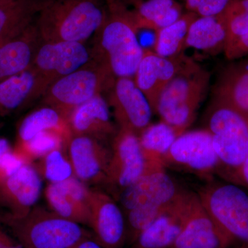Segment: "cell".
Masks as SVG:
<instances>
[{"mask_svg":"<svg viewBox=\"0 0 248 248\" xmlns=\"http://www.w3.org/2000/svg\"><path fill=\"white\" fill-rule=\"evenodd\" d=\"M184 189L166 172L161 162H146L143 174L119 195L124 213L148 205L166 206L180 195Z\"/></svg>","mask_w":248,"mask_h":248,"instance_id":"cell-10","label":"cell"},{"mask_svg":"<svg viewBox=\"0 0 248 248\" xmlns=\"http://www.w3.org/2000/svg\"><path fill=\"white\" fill-rule=\"evenodd\" d=\"M197 193L184 190L164 213L139 235L134 248H170L181 234L190 217Z\"/></svg>","mask_w":248,"mask_h":248,"instance_id":"cell-13","label":"cell"},{"mask_svg":"<svg viewBox=\"0 0 248 248\" xmlns=\"http://www.w3.org/2000/svg\"><path fill=\"white\" fill-rule=\"evenodd\" d=\"M130 10L138 31H156L170 25L182 16V7L175 0H146L139 1Z\"/></svg>","mask_w":248,"mask_h":248,"instance_id":"cell-24","label":"cell"},{"mask_svg":"<svg viewBox=\"0 0 248 248\" xmlns=\"http://www.w3.org/2000/svg\"><path fill=\"white\" fill-rule=\"evenodd\" d=\"M207 130L221 166L239 172L248 156V122L228 106L213 100L206 115Z\"/></svg>","mask_w":248,"mask_h":248,"instance_id":"cell-6","label":"cell"},{"mask_svg":"<svg viewBox=\"0 0 248 248\" xmlns=\"http://www.w3.org/2000/svg\"><path fill=\"white\" fill-rule=\"evenodd\" d=\"M165 167L174 168L210 179L219 169L213 137L206 128L179 135L162 159Z\"/></svg>","mask_w":248,"mask_h":248,"instance_id":"cell-9","label":"cell"},{"mask_svg":"<svg viewBox=\"0 0 248 248\" xmlns=\"http://www.w3.org/2000/svg\"><path fill=\"white\" fill-rule=\"evenodd\" d=\"M108 14L94 35L93 58L100 62L115 78H133L143 50L138 29L128 6L107 4Z\"/></svg>","mask_w":248,"mask_h":248,"instance_id":"cell-1","label":"cell"},{"mask_svg":"<svg viewBox=\"0 0 248 248\" xmlns=\"http://www.w3.org/2000/svg\"><path fill=\"white\" fill-rule=\"evenodd\" d=\"M14 1H15V0H0V6L9 4L10 3L13 2Z\"/></svg>","mask_w":248,"mask_h":248,"instance_id":"cell-39","label":"cell"},{"mask_svg":"<svg viewBox=\"0 0 248 248\" xmlns=\"http://www.w3.org/2000/svg\"><path fill=\"white\" fill-rule=\"evenodd\" d=\"M0 223L24 248H71L93 236L79 223L42 207L19 218L0 212Z\"/></svg>","mask_w":248,"mask_h":248,"instance_id":"cell-4","label":"cell"},{"mask_svg":"<svg viewBox=\"0 0 248 248\" xmlns=\"http://www.w3.org/2000/svg\"><path fill=\"white\" fill-rule=\"evenodd\" d=\"M66 128L68 124L58 111L45 107L34 111L22 121L18 129L17 145L27 143L46 131Z\"/></svg>","mask_w":248,"mask_h":248,"instance_id":"cell-29","label":"cell"},{"mask_svg":"<svg viewBox=\"0 0 248 248\" xmlns=\"http://www.w3.org/2000/svg\"><path fill=\"white\" fill-rule=\"evenodd\" d=\"M231 241L207 213L198 197L184 229L170 248H225Z\"/></svg>","mask_w":248,"mask_h":248,"instance_id":"cell-20","label":"cell"},{"mask_svg":"<svg viewBox=\"0 0 248 248\" xmlns=\"http://www.w3.org/2000/svg\"><path fill=\"white\" fill-rule=\"evenodd\" d=\"M0 248H24L19 243L11 237L0 223Z\"/></svg>","mask_w":248,"mask_h":248,"instance_id":"cell-34","label":"cell"},{"mask_svg":"<svg viewBox=\"0 0 248 248\" xmlns=\"http://www.w3.org/2000/svg\"><path fill=\"white\" fill-rule=\"evenodd\" d=\"M213 100L237 111L248 122V57L234 60L220 73Z\"/></svg>","mask_w":248,"mask_h":248,"instance_id":"cell-22","label":"cell"},{"mask_svg":"<svg viewBox=\"0 0 248 248\" xmlns=\"http://www.w3.org/2000/svg\"><path fill=\"white\" fill-rule=\"evenodd\" d=\"M2 125H3L2 123H1V122H0V128H1V127H2Z\"/></svg>","mask_w":248,"mask_h":248,"instance_id":"cell-40","label":"cell"},{"mask_svg":"<svg viewBox=\"0 0 248 248\" xmlns=\"http://www.w3.org/2000/svg\"><path fill=\"white\" fill-rule=\"evenodd\" d=\"M48 0H15L0 6V45L14 38L35 21Z\"/></svg>","mask_w":248,"mask_h":248,"instance_id":"cell-25","label":"cell"},{"mask_svg":"<svg viewBox=\"0 0 248 248\" xmlns=\"http://www.w3.org/2000/svg\"><path fill=\"white\" fill-rule=\"evenodd\" d=\"M106 93V99L112 109L118 128L129 130L140 136L151 124L153 112L134 78H116Z\"/></svg>","mask_w":248,"mask_h":248,"instance_id":"cell-12","label":"cell"},{"mask_svg":"<svg viewBox=\"0 0 248 248\" xmlns=\"http://www.w3.org/2000/svg\"><path fill=\"white\" fill-rule=\"evenodd\" d=\"M90 221L93 238L104 248H122L127 242L125 216L110 195L99 190L90 192Z\"/></svg>","mask_w":248,"mask_h":248,"instance_id":"cell-15","label":"cell"},{"mask_svg":"<svg viewBox=\"0 0 248 248\" xmlns=\"http://www.w3.org/2000/svg\"><path fill=\"white\" fill-rule=\"evenodd\" d=\"M222 15L226 23L227 46L248 32V0H236Z\"/></svg>","mask_w":248,"mask_h":248,"instance_id":"cell-32","label":"cell"},{"mask_svg":"<svg viewBox=\"0 0 248 248\" xmlns=\"http://www.w3.org/2000/svg\"><path fill=\"white\" fill-rule=\"evenodd\" d=\"M227 45V30L223 15L199 16L191 24L185 49L193 48L208 55L224 53Z\"/></svg>","mask_w":248,"mask_h":248,"instance_id":"cell-23","label":"cell"},{"mask_svg":"<svg viewBox=\"0 0 248 248\" xmlns=\"http://www.w3.org/2000/svg\"><path fill=\"white\" fill-rule=\"evenodd\" d=\"M199 198L218 228L231 240L248 244V195L234 184L210 183Z\"/></svg>","mask_w":248,"mask_h":248,"instance_id":"cell-7","label":"cell"},{"mask_svg":"<svg viewBox=\"0 0 248 248\" xmlns=\"http://www.w3.org/2000/svg\"><path fill=\"white\" fill-rule=\"evenodd\" d=\"M179 136L175 130L164 122L151 124L139 136L146 162H161L172 143Z\"/></svg>","mask_w":248,"mask_h":248,"instance_id":"cell-28","label":"cell"},{"mask_svg":"<svg viewBox=\"0 0 248 248\" xmlns=\"http://www.w3.org/2000/svg\"><path fill=\"white\" fill-rule=\"evenodd\" d=\"M38 171L41 176L53 184L63 182L74 176L71 162L62 149L55 150L42 157Z\"/></svg>","mask_w":248,"mask_h":248,"instance_id":"cell-31","label":"cell"},{"mask_svg":"<svg viewBox=\"0 0 248 248\" xmlns=\"http://www.w3.org/2000/svg\"><path fill=\"white\" fill-rule=\"evenodd\" d=\"M107 3V4H120L125 5V6H128L129 4H133L135 6L137 3L141 0H104Z\"/></svg>","mask_w":248,"mask_h":248,"instance_id":"cell-38","label":"cell"},{"mask_svg":"<svg viewBox=\"0 0 248 248\" xmlns=\"http://www.w3.org/2000/svg\"><path fill=\"white\" fill-rule=\"evenodd\" d=\"M59 132L62 130H48L41 133L27 143L17 145L14 151L27 162L42 159L50 152L62 149L63 140Z\"/></svg>","mask_w":248,"mask_h":248,"instance_id":"cell-30","label":"cell"},{"mask_svg":"<svg viewBox=\"0 0 248 248\" xmlns=\"http://www.w3.org/2000/svg\"><path fill=\"white\" fill-rule=\"evenodd\" d=\"M224 54L231 61L248 57V32L227 46Z\"/></svg>","mask_w":248,"mask_h":248,"instance_id":"cell-33","label":"cell"},{"mask_svg":"<svg viewBox=\"0 0 248 248\" xmlns=\"http://www.w3.org/2000/svg\"><path fill=\"white\" fill-rule=\"evenodd\" d=\"M12 151L9 141L6 139L0 138V161L5 155Z\"/></svg>","mask_w":248,"mask_h":248,"instance_id":"cell-37","label":"cell"},{"mask_svg":"<svg viewBox=\"0 0 248 248\" xmlns=\"http://www.w3.org/2000/svg\"><path fill=\"white\" fill-rule=\"evenodd\" d=\"M71 135H81L104 142L118 129L111 119L110 107L102 94L90 99L72 112L67 120Z\"/></svg>","mask_w":248,"mask_h":248,"instance_id":"cell-19","label":"cell"},{"mask_svg":"<svg viewBox=\"0 0 248 248\" xmlns=\"http://www.w3.org/2000/svg\"><path fill=\"white\" fill-rule=\"evenodd\" d=\"M187 57L184 53L174 58H161L151 49H144L133 78L148 99L155 113L161 93L177 74Z\"/></svg>","mask_w":248,"mask_h":248,"instance_id":"cell-16","label":"cell"},{"mask_svg":"<svg viewBox=\"0 0 248 248\" xmlns=\"http://www.w3.org/2000/svg\"><path fill=\"white\" fill-rule=\"evenodd\" d=\"M236 178L239 179L240 182H242L248 187V156L236 174Z\"/></svg>","mask_w":248,"mask_h":248,"instance_id":"cell-36","label":"cell"},{"mask_svg":"<svg viewBox=\"0 0 248 248\" xmlns=\"http://www.w3.org/2000/svg\"><path fill=\"white\" fill-rule=\"evenodd\" d=\"M115 80L107 67L93 58L84 66L50 85L42 96V103L58 111L67 122L75 109L107 93Z\"/></svg>","mask_w":248,"mask_h":248,"instance_id":"cell-5","label":"cell"},{"mask_svg":"<svg viewBox=\"0 0 248 248\" xmlns=\"http://www.w3.org/2000/svg\"><path fill=\"white\" fill-rule=\"evenodd\" d=\"M42 184L38 170L31 163H24L17 170L0 177V206L9 216L27 215L40 199Z\"/></svg>","mask_w":248,"mask_h":248,"instance_id":"cell-14","label":"cell"},{"mask_svg":"<svg viewBox=\"0 0 248 248\" xmlns=\"http://www.w3.org/2000/svg\"><path fill=\"white\" fill-rule=\"evenodd\" d=\"M36 89L37 76L31 66L0 82V118L37 99Z\"/></svg>","mask_w":248,"mask_h":248,"instance_id":"cell-26","label":"cell"},{"mask_svg":"<svg viewBox=\"0 0 248 248\" xmlns=\"http://www.w3.org/2000/svg\"><path fill=\"white\" fill-rule=\"evenodd\" d=\"M107 14L104 0H48L35 24L43 42L85 43L102 27Z\"/></svg>","mask_w":248,"mask_h":248,"instance_id":"cell-2","label":"cell"},{"mask_svg":"<svg viewBox=\"0 0 248 248\" xmlns=\"http://www.w3.org/2000/svg\"><path fill=\"white\" fill-rule=\"evenodd\" d=\"M67 146L75 177L84 184L104 183L111 150L95 139L81 135H72Z\"/></svg>","mask_w":248,"mask_h":248,"instance_id":"cell-17","label":"cell"},{"mask_svg":"<svg viewBox=\"0 0 248 248\" xmlns=\"http://www.w3.org/2000/svg\"><path fill=\"white\" fill-rule=\"evenodd\" d=\"M210 78L208 71L187 57L177 74L160 95L155 113L179 135L185 133L195 121Z\"/></svg>","mask_w":248,"mask_h":248,"instance_id":"cell-3","label":"cell"},{"mask_svg":"<svg viewBox=\"0 0 248 248\" xmlns=\"http://www.w3.org/2000/svg\"><path fill=\"white\" fill-rule=\"evenodd\" d=\"M42 42L34 21L19 35L0 45V82L31 68Z\"/></svg>","mask_w":248,"mask_h":248,"instance_id":"cell-21","label":"cell"},{"mask_svg":"<svg viewBox=\"0 0 248 248\" xmlns=\"http://www.w3.org/2000/svg\"><path fill=\"white\" fill-rule=\"evenodd\" d=\"M145 168L146 161L139 137L133 132L119 128L112 138L110 163L103 183L109 195L118 198L122 192L138 180Z\"/></svg>","mask_w":248,"mask_h":248,"instance_id":"cell-11","label":"cell"},{"mask_svg":"<svg viewBox=\"0 0 248 248\" xmlns=\"http://www.w3.org/2000/svg\"><path fill=\"white\" fill-rule=\"evenodd\" d=\"M71 248H104L95 241L93 236H87L84 239L80 240Z\"/></svg>","mask_w":248,"mask_h":248,"instance_id":"cell-35","label":"cell"},{"mask_svg":"<svg viewBox=\"0 0 248 248\" xmlns=\"http://www.w3.org/2000/svg\"><path fill=\"white\" fill-rule=\"evenodd\" d=\"M90 192L84 183L73 176L60 183H49L46 199L52 211L80 225L89 226Z\"/></svg>","mask_w":248,"mask_h":248,"instance_id":"cell-18","label":"cell"},{"mask_svg":"<svg viewBox=\"0 0 248 248\" xmlns=\"http://www.w3.org/2000/svg\"><path fill=\"white\" fill-rule=\"evenodd\" d=\"M93 59L92 48L74 42H42L31 67L37 76V98L55 81L76 71Z\"/></svg>","mask_w":248,"mask_h":248,"instance_id":"cell-8","label":"cell"},{"mask_svg":"<svg viewBox=\"0 0 248 248\" xmlns=\"http://www.w3.org/2000/svg\"><path fill=\"white\" fill-rule=\"evenodd\" d=\"M198 17L188 11L170 25L156 31L153 51L164 58H174L184 53L189 29Z\"/></svg>","mask_w":248,"mask_h":248,"instance_id":"cell-27","label":"cell"}]
</instances>
